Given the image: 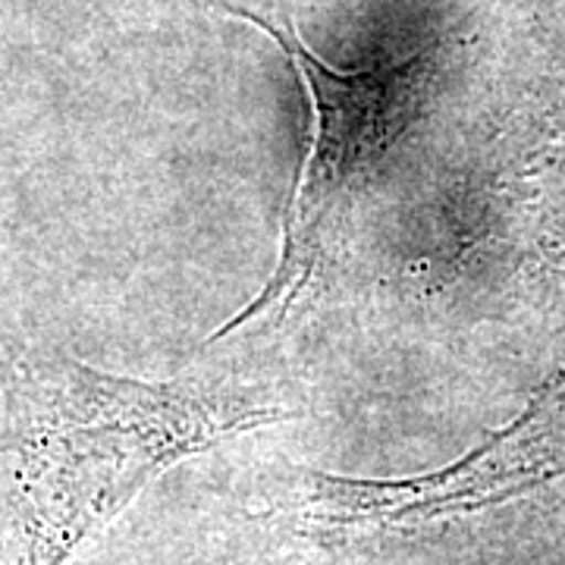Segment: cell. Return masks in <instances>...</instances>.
I'll use <instances>...</instances> for the list:
<instances>
[{
    "label": "cell",
    "mask_w": 565,
    "mask_h": 565,
    "mask_svg": "<svg viewBox=\"0 0 565 565\" xmlns=\"http://www.w3.org/2000/svg\"><path fill=\"white\" fill-rule=\"evenodd\" d=\"M286 408L236 381H139L29 345L0 371V565H66L163 471Z\"/></svg>",
    "instance_id": "6da1fadb"
},
{
    "label": "cell",
    "mask_w": 565,
    "mask_h": 565,
    "mask_svg": "<svg viewBox=\"0 0 565 565\" xmlns=\"http://www.w3.org/2000/svg\"><path fill=\"white\" fill-rule=\"evenodd\" d=\"M223 13L262 29L289 57L308 95L311 122L302 167L282 214L277 267L258 296L207 337V345L277 330L302 305L340 230L352 192L359 189L364 173L384 158L386 148L399 139L434 73L430 51L340 70L321 61L289 25L230 3Z\"/></svg>",
    "instance_id": "7a4b0ae2"
},
{
    "label": "cell",
    "mask_w": 565,
    "mask_h": 565,
    "mask_svg": "<svg viewBox=\"0 0 565 565\" xmlns=\"http://www.w3.org/2000/svg\"><path fill=\"white\" fill-rule=\"evenodd\" d=\"M565 475V377L456 462L405 478L302 471L274 500V515L318 544L415 534L512 503Z\"/></svg>",
    "instance_id": "3957f363"
}]
</instances>
